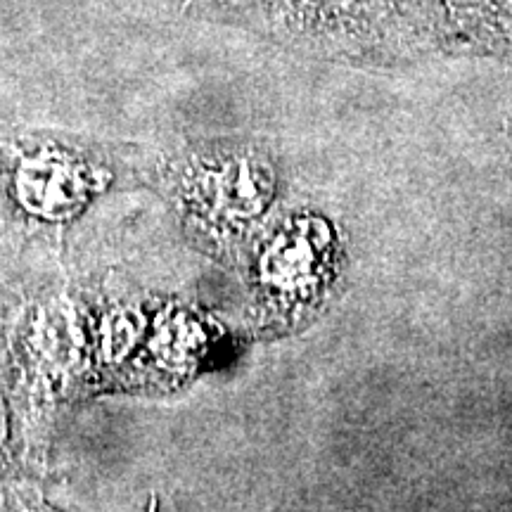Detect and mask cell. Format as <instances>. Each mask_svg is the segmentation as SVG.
<instances>
[{
    "instance_id": "1",
    "label": "cell",
    "mask_w": 512,
    "mask_h": 512,
    "mask_svg": "<svg viewBox=\"0 0 512 512\" xmlns=\"http://www.w3.org/2000/svg\"><path fill=\"white\" fill-rule=\"evenodd\" d=\"M278 192L275 166L249 145L211 147L183 164L178 202L188 221L219 245L252 235L271 211Z\"/></svg>"
},
{
    "instance_id": "2",
    "label": "cell",
    "mask_w": 512,
    "mask_h": 512,
    "mask_svg": "<svg viewBox=\"0 0 512 512\" xmlns=\"http://www.w3.org/2000/svg\"><path fill=\"white\" fill-rule=\"evenodd\" d=\"M339 256L342 242L325 216H287L256 249L252 275L261 306L280 320H304L328 297Z\"/></svg>"
},
{
    "instance_id": "3",
    "label": "cell",
    "mask_w": 512,
    "mask_h": 512,
    "mask_svg": "<svg viewBox=\"0 0 512 512\" xmlns=\"http://www.w3.org/2000/svg\"><path fill=\"white\" fill-rule=\"evenodd\" d=\"M105 178L91 162L60 145H34L12 162L10 190L41 221H69L98 195Z\"/></svg>"
},
{
    "instance_id": "4",
    "label": "cell",
    "mask_w": 512,
    "mask_h": 512,
    "mask_svg": "<svg viewBox=\"0 0 512 512\" xmlns=\"http://www.w3.org/2000/svg\"><path fill=\"white\" fill-rule=\"evenodd\" d=\"M460 24L494 41H512V0H448Z\"/></svg>"
},
{
    "instance_id": "5",
    "label": "cell",
    "mask_w": 512,
    "mask_h": 512,
    "mask_svg": "<svg viewBox=\"0 0 512 512\" xmlns=\"http://www.w3.org/2000/svg\"><path fill=\"white\" fill-rule=\"evenodd\" d=\"M292 17L311 22V19H330L349 8L354 0H278Z\"/></svg>"
}]
</instances>
